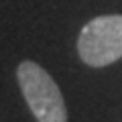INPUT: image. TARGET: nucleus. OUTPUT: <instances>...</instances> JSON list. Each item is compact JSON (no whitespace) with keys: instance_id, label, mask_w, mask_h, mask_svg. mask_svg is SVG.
I'll use <instances>...</instances> for the list:
<instances>
[{"instance_id":"f257e3e1","label":"nucleus","mask_w":122,"mask_h":122,"mask_svg":"<svg viewBox=\"0 0 122 122\" xmlns=\"http://www.w3.org/2000/svg\"><path fill=\"white\" fill-rule=\"evenodd\" d=\"M16 79L33 116L39 122H67V108L55 79L35 61H22Z\"/></svg>"},{"instance_id":"f03ea898","label":"nucleus","mask_w":122,"mask_h":122,"mask_svg":"<svg viewBox=\"0 0 122 122\" xmlns=\"http://www.w3.org/2000/svg\"><path fill=\"white\" fill-rule=\"evenodd\" d=\"M77 53L90 67H106L122 57V14L92 18L77 37Z\"/></svg>"}]
</instances>
